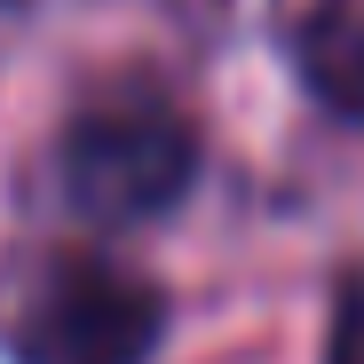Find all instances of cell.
<instances>
[{
	"label": "cell",
	"mask_w": 364,
	"mask_h": 364,
	"mask_svg": "<svg viewBox=\"0 0 364 364\" xmlns=\"http://www.w3.org/2000/svg\"><path fill=\"white\" fill-rule=\"evenodd\" d=\"M325 364H364V262L341 277L333 293V333H325Z\"/></svg>",
	"instance_id": "4"
},
{
	"label": "cell",
	"mask_w": 364,
	"mask_h": 364,
	"mask_svg": "<svg viewBox=\"0 0 364 364\" xmlns=\"http://www.w3.org/2000/svg\"><path fill=\"white\" fill-rule=\"evenodd\" d=\"M166 301L151 277L103 254H40L0 285L9 364H151Z\"/></svg>",
	"instance_id": "1"
},
{
	"label": "cell",
	"mask_w": 364,
	"mask_h": 364,
	"mask_svg": "<svg viewBox=\"0 0 364 364\" xmlns=\"http://www.w3.org/2000/svg\"><path fill=\"white\" fill-rule=\"evenodd\" d=\"M198 182V127L159 95H111L80 111L55 143V191L95 230H135L191 198Z\"/></svg>",
	"instance_id": "2"
},
{
	"label": "cell",
	"mask_w": 364,
	"mask_h": 364,
	"mask_svg": "<svg viewBox=\"0 0 364 364\" xmlns=\"http://www.w3.org/2000/svg\"><path fill=\"white\" fill-rule=\"evenodd\" d=\"M293 64L333 119L364 127V0H325L293 40Z\"/></svg>",
	"instance_id": "3"
}]
</instances>
